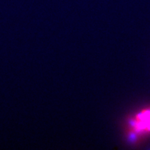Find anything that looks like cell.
I'll use <instances>...</instances> for the list:
<instances>
[{"mask_svg":"<svg viewBox=\"0 0 150 150\" xmlns=\"http://www.w3.org/2000/svg\"><path fill=\"white\" fill-rule=\"evenodd\" d=\"M132 131L138 134L150 132V108L138 113L132 122Z\"/></svg>","mask_w":150,"mask_h":150,"instance_id":"cell-1","label":"cell"}]
</instances>
